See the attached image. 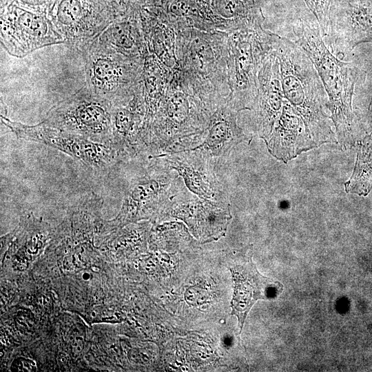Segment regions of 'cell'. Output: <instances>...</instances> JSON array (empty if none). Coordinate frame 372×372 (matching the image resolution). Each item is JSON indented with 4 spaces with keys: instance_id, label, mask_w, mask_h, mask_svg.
I'll use <instances>...</instances> for the list:
<instances>
[{
    "instance_id": "3957f363",
    "label": "cell",
    "mask_w": 372,
    "mask_h": 372,
    "mask_svg": "<svg viewBox=\"0 0 372 372\" xmlns=\"http://www.w3.org/2000/svg\"><path fill=\"white\" fill-rule=\"evenodd\" d=\"M262 22L234 30L228 41L229 98L239 112L251 107L258 92L259 72L280 39L263 30Z\"/></svg>"
},
{
    "instance_id": "4fadbf2b",
    "label": "cell",
    "mask_w": 372,
    "mask_h": 372,
    "mask_svg": "<svg viewBox=\"0 0 372 372\" xmlns=\"http://www.w3.org/2000/svg\"><path fill=\"white\" fill-rule=\"evenodd\" d=\"M331 41L343 51L360 43H372V0H340L331 8Z\"/></svg>"
},
{
    "instance_id": "277c9868",
    "label": "cell",
    "mask_w": 372,
    "mask_h": 372,
    "mask_svg": "<svg viewBox=\"0 0 372 372\" xmlns=\"http://www.w3.org/2000/svg\"><path fill=\"white\" fill-rule=\"evenodd\" d=\"M86 85L112 106L127 103L142 83L143 63L96 39L82 53Z\"/></svg>"
},
{
    "instance_id": "30bf717a",
    "label": "cell",
    "mask_w": 372,
    "mask_h": 372,
    "mask_svg": "<svg viewBox=\"0 0 372 372\" xmlns=\"http://www.w3.org/2000/svg\"><path fill=\"white\" fill-rule=\"evenodd\" d=\"M166 216L183 220L201 242L216 240L224 236L231 219L227 203L200 198L187 189L176 198Z\"/></svg>"
},
{
    "instance_id": "9c48e42d",
    "label": "cell",
    "mask_w": 372,
    "mask_h": 372,
    "mask_svg": "<svg viewBox=\"0 0 372 372\" xmlns=\"http://www.w3.org/2000/svg\"><path fill=\"white\" fill-rule=\"evenodd\" d=\"M1 43L10 54L23 57L65 40L47 14L10 3L1 6Z\"/></svg>"
},
{
    "instance_id": "e0dca14e",
    "label": "cell",
    "mask_w": 372,
    "mask_h": 372,
    "mask_svg": "<svg viewBox=\"0 0 372 372\" xmlns=\"http://www.w3.org/2000/svg\"><path fill=\"white\" fill-rule=\"evenodd\" d=\"M117 52L144 62L147 47L140 17L116 19L98 37Z\"/></svg>"
},
{
    "instance_id": "44dd1931",
    "label": "cell",
    "mask_w": 372,
    "mask_h": 372,
    "mask_svg": "<svg viewBox=\"0 0 372 372\" xmlns=\"http://www.w3.org/2000/svg\"><path fill=\"white\" fill-rule=\"evenodd\" d=\"M36 369V364L32 360L23 358L14 360L11 366L12 371H34Z\"/></svg>"
},
{
    "instance_id": "2e32d148",
    "label": "cell",
    "mask_w": 372,
    "mask_h": 372,
    "mask_svg": "<svg viewBox=\"0 0 372 372\" xmlns=\"http://www.w3.org/2000/svg\"><path fill=\"white\" fill-rule=\"evenodd\" d=\"M238 112L229 98L220 105L211 116L203 141L194 148L202 149L211 157L220 156L247 140L236 123Z\"/></svg>"
},
{
    "instance_id": "6da1fadb",
    "label": "cell",
    "mask_w": 372,
    "mask_h": 372,
    "mask_svg": "<svg viewBox=\"0 0 372 372\" xmlns=\"http://www.w3.org/2000/svg\"><path fill=\"white\" fill-rule=\"evenodd\" d=\"M298 45L313 63L329 96V109L339 142L345 146L353 141L355 116L352 97L360 70L344 63L325 45L316 21L299 19L292 27Z\"/></svg>"
},
{
    "instance_id": "7a4b0ae2",
    "label": "cell",
    "mask_w": 372,
    "mask_h": 372,
    "mask_svg": "<svg viewBox=\"0 0 372 372\" xmlns=\"http://www.w3.org/2000/svg\"><path fill=\"white\" fill-rule=\"evenodd\" d=\"M275 54L285 99L302 117L318 146L335 142L331 118L326 112L328 95L309 57L295 43L281 37Z\"/></svg>"
},
{
    "instance_id": "d6986e66",
    "label": "cell",
    "mask_w": 372,
    "mask_h": 372,
    "mask_svg": "<svg viewBox=\"0 0 372 372\" xmlns=\"http://www.w3.org/2000/svg\"><path fill=\"white\" fill-rule=\"evenodd\" d=\"M114 10L117 19L137 17L141 14L142 6L146 0H106Z\"/></svg>"
},
{
    "instance_id": "7c38bea8",
    "label": "cell",
    "mask_w": 372,
    "mask_h": 372,
    "mask_svg": "<svg viewBox=\"0 0 372 372\" xmlns=\"http://www.w3.org/2000/svg\"><path fill=\"white\" fill-rule=\"evenodd\" d=\"M251 250L247 247L238 253L239 260L230 267L234 291L231 303V314L238 320L240 332L247 316L254 303L274 296L282 291V285L261 275L251 260Z\"/></svg>"
},
{
    "instance_id": "8992f818",
    "label": "cell",
    "mask_w": 372,
    "mask_h": 372,
    "mask_svg": "<svg viewBox=\"0 0 372 372\" xmlns=\"http://www.w3.org/2000/svg\"><path fill=\"white\" fill-rule=\"evenodd\" d=\"M112 107L85 85L52 106L43 121L93 141L112 145Z\"/></svg>"
},
{
    "instance_id": "52a82bcc",
    "label": "cell",
    "mask_w": 372,
    "mask_h": 372,
    "mask_svg": "<svg viewBox=\"0 0 372 372\" xmlns=\"http://www.w3.org/2000/svg\"><path fill=\"white\" fill-rule=\"evenodd\" d=\"M1 121L18 138L56 149L96 172H106L122 161L112 145L93 141L45 121L29 125L12 121L3 114Z\"/></svg>"
},
{
    "instance_id": "9a60e30c",
    "label": "cell",
    "mask_w": 372,
    "mask_h": 372,
    "mask_svg": "<svg viewBox=\"0 0 372 372\" xmlns=\"http://www.w3.org/2000/svg\"><path fill=\"white\" fill-rule=\"evenodd\" d=\"M284 99L280 65L274 50L259 72L257 95L249 109L254 113L256 132L265 141L280 114Z\"/></svg>"
},
{
    "instance_id": "7402d4cb",
    "label": "cell",
    "mask_w": 372,
    "mask_h": 372,
    "mask_svg": "<svg viewBox=\"0 0 372 372\" xmlns=\"http://www.w3.org/2000/svg\"><path fill=\"white\" fill-rule=\"evenodd\" d=\"M369 117L371 118V120L372 121V94L371 97V102H370V106H369Z\"/></svg>"
},
{
    "instance_id": "ac0fdd59",
    "label": "cell",
    "mask_w": 372,
    "mask_h": 372,
    "mask_svg": "<svg viewBox=\"0 0 372 372\" xmlns=\"http://www.w3.org/2000/svg\"><path fill=\"white\" fill-rule=\"evenodd\" d=\"M314 15L322 36L329 34V14L331 7L340 0H303Z\"/></svg>"
},
{
    "instance_id": "ba28073f",
    "label": "cell",
    "mask_w": 372,
    "mask_h": 372,
    "mask_svg": "<svg viewBox=\"0 0 372 372\" xmlns=\"http://www.w3.org/2000/svg\"><path fill=\"white\" fill-rule=\"evenodd\" d=\"M48 16L65 43L81 53L117 19L106 0H56Z\"/></svg>"
},
{
    "instance_id": "8fae6325",
    "label": "cell",
    "mask_w": 372,
    "mask_h": 372,
    "mask_svg": "<svg viewBox=\"0 0 372 372\" xmlns=\"http://www.w3.org/2000/svg\"><path fill=\"white\" fill-rule=\"evenodd\" d=\"M211 158L198 148L152 157L163 167L174 170L184 180L186 187L192 193L206 200L227 203L211 166Z\"/></svg>"
},
{
    "instance_id": "5bb4252c",
    "label": "cell",
    "mask_w": 372,
    "mask_h": 372,
    "mask_svg": "<svg viewBox=\"0 0 372 372\" xmlns=\"http://www.w3.org/2000/svg\"><path fill=\"white\" fill-rule=\"evenodd\" d=\"M145 115L143 80L133 97L112 109V145L122 161L144 152L141 134Z\"/></svg>"
},
{
    "instance_id": "5b68a950",
    "label": "cell",
    "mask_w": 372,
    "mask_h": 372,
    "mask_svg": "<svg viewBox=\"0 0 372 372\" xmlns=\"http://www.w3.org/2000/svg\"><path fill=\"white\" fill-rule=\"evenodd\" d=\"M187 189L176 172L154 160L143 175L131 180L119 214L113 222L124 224L166 216L176 198Z\"/></svg>"
},
{
    "instance_id": "ffe728a7",
    "label": "cell",
    "mask_w": 372,
    "mask_h": 372,
    "mask_svg": "<svg viewBox=\"0 0 372 372\" xmlns=\"http://www.w3.org/2000/svg\"><path fill=\"white\" fill-rule=\"evenodd\" d=\"M56 0H1V6L14 3L22 8L48 14Z\"/></svg>"
}]
</instances>
